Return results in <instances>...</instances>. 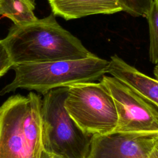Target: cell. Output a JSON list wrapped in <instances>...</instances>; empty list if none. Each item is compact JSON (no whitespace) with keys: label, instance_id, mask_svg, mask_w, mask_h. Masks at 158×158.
I'll return each instance as SVG.
<instances>
[{"label":"cell","instance_id":"1","mask_svg":"<svg viewBox=\"0 0 158 158\" xmlns=\"http://www.w3.org/2000/svg\"><path fill=\"white\" fill-rule=\"evenodd\" d=\"M1 40L14 64L80 59L92 54L52 13L25 25L14 24Z\"/></svg>","mask_w":158,"mask_h":158},{"label":"cell","instance_id":"2","mask_svg":"<svg viewBox=\"0 0 158 158\" xmlns=\"http://www.w3.org/2000/svg\"><path fill=\"white\" fill-rule=\"evenodd\" d=\"M41 99L31 91L12 95L0 106V158H40Z\"/></svg>","mask_w":158,"mask_h":158},{"label":"cell","instance_id":"3","mask_svg":"<svg viewBox=\"0 0 158 158\" xmlns=\"http://www.w3.org/2000/svg\"><path fill=\"white\" fill-rule=\"evenodd\" d=\"M109 65V60L93 53L80 59L14 64V78L0 90V95L17 89L43 95L54 88L95 81L107 73Z\"/></svg>","mask_w":158,"mask_h":158},{"label":"cell","instance_id":"4","mask_svg":"<svg viewBox=\"0 0 158 158\" xmlns=\"http://www.w3.org/2000/svg\"><path fill=\"white\" fill-rule=\"evenodd\" d=\"M69 87L49 90L41 99L42 141L44 151L67 158H86L91 136L85 134L64 106Z\"/></svg>","mask_w":158,"mask_h":158},{"label":"cell","instance_id":"5","mask_svg":"<svg viewBox=\"0 0 158 158\" xmlns=\"http://www.w3.org/2000/svg\"><path fill=\"white\" fill-rule=\"evenodd\" d=\"M64 106L78 127L89 136L112 133L117 126L113 98L101 81L69 86Z\"/></svg>","mask_w":158,"mask_h":158},{"label":"cell","instance_id":"6","mask_svg":"<svg viewBox=\"0 0 158 158\" xmlns=\"http://www.w3.org/2000/svg\"><path fill=\"white\" fill-rule=\"evenodd\" d=\"M100 81L111 94L117 114L116 133L152 135L158 131V110L128 85L113 77Z\"/></svg>","mask_w":158,"mask_h":158},{"label":"cell","instance_id":"7","mask_svg":"<svg viewBox=\"0 0 158 158\" xmlns=\"http://www.w3.org/2000/svg\"><path fill=\"white\" fill-rule=\"evenodd\" d=\"M154 145L151 135L116 132L94 135L86 158H148Z\"/></svg>","mask_w":158,"mask_h":158},{"label":"cell","instance_id":"8","mask_svg":"<svg viewBox=\"0 0 158 158\" xmlns=\"http://www.w3.org/2000/svg\"><path fill=\"white\" fill-rule=\"evenodd\" d=\"M108 73L125 83L152 104H158V80L141 72L114 54L110 57Z\"/></svg>","mask_w":158,"mask_h":158},{"label":"cell","instance_id":"9","mask_svg":"<svg viewBox=\"0 0 158 158\" xmlns=\"http://www.w3.org/2000/svg\"><path fill=\"white\" fill-rule=\"evenodd\" d=\"M52 13L66 20L97 14H112L123 9L117 0H48Z\"/></svg>","mask_w":158,"mask_h":158},{"label":"cell","instance_id":"10","mask_svg":"<svg viewBox=\"0 0 158 158\" xmlns=\"http://www.w3.org/2000/svg\"><path fill=\"white\" fill-rule=\"evenodd\" d=\"M33 0H0V15L11 20L15 25L33 22L38 19L34 13Z\"/></svg>","mask_w":158,"mask_h":158},{"label":"cell","instance_id":"11","mask_svg":"<svg viewBox=\"0 0 158 158\" xmlns=\"http://www.w3.org/2000/svg\"><path fill=\"white\" fill-rule=\"evenodd\" d=\"M148 20L149 34V56L151 63L158 65V1L153 0L145 17Z\"/></svg>","mask_w":158,"mask_h":158},{"label":"cell","instance_id":"12","mask_svg":"<svg viewBox=\"0 0 158 158\" xmlns=\"http://www.w3.org/2000/svg\"><path fill=\"white\" fill-rule=\"evenodd\" d=\"M123 11L133 17H144L148 14L153 0H117Z\"/></svg>","mask_w":158,"mask_h":158},{"label":"cell","instance_id":"13","mask_svg":"<svg viewBox=\"0 0 158 158\" xmlns=\"http://www.w3.org/2000/svg\"><path fill=\"white\" fill-rule=\"evenodd\" d=\"M14 65L12 60L10 56L2 43L0 40V77H2L7 72L12 69Z\"/></svg>","mask_w":158,"mask_h":158},{"label":"cell","instance_id":"14","mask_svg":"<svg viewBox=\"0 0 158 158\" xmlns=\"http://www.w3.org/2000/svg\"><path fill=\"white\" fill-rule=\"evenodd\" d=\"M154 139V145L148 158H158V131L152 133Z\"/></svg>","mask_w":158,"mask_h":158},{"label":"cell","instance_id":"15","mask_svg":"<svg viewBox=\"0 0 158 158\" xmlns=\"http://www.w3.org/2000/svg\"><path fill=\"white\" fill-rule=\"evenodd\" d=\"M40 158H67L62 156L57 155L55 154H52L51 152H48L45 151H43Z\"/></svg>","mask_w":158,"mask_h":158},{"label":"cell","instance_id":"16","mask_svg":"<svg viewBox=\"0 0 158 158\" xmlns=\"http://www.w3.org/2000/svg\"><path fill=\"white\" fill-rule=\"evenodd\" d=\"M153 73H154V76L156 77V78L158 80V65H155V67L154 68Z\"/></svg>","mask_w":158,"mask_h":158},{"label":"cell","instance_id":"17","mask_svg":"<svg viewBox=\"0 0 158 158\" xmlns=\"http://www.w3.org/2000/svg\"><path fill=\"white\" fill-rule=\"evenodd\" d=\"M154 106H155V107L158 110V104H153Z\"/></svg>","mask_w":158,"mask_h":158},{"label":"cell","instance_id":"18","mask_svg":"<svg viewBox=\"0 0 158 158\" xmlns=\"http://www.w3.org/2000/svg\"><path fill=\"white\" fill-rule=\"evenodd\" d=\"M156 1H158V0H156Z\"/></svg>","mask_w":158,"mask_h":158}]
</instances>
